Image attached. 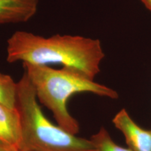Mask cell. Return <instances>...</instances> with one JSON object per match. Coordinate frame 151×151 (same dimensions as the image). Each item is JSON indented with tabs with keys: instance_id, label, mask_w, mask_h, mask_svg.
<instances>
[{
	"instance_id": "1",
	"label": "cell",
	"mask_w": 151,
	"mask_h": 151,
	"mask_svg": "<svg viewBox=\"0 0 151 151\" xmlns=\"http://www.w3.org/2000/svg\"><path fill=\"white\" fill-rule=\"evenodd\" d=\"M6 52L9 63L60 64L78 69L93 80L100 72V65L105 57L97 39L70 35L44 37L26 31H17L11 36Z\"/></svg>"
},
{
	"instance_id": "2",
	"label": "cell",
	"mask_w": 151,
	"mask_h": 151,
	"mask_svg": "<svg viewBox=\"0 0 151 151\" xmlns=\"http://www.w3.org/2000/svg\"><path fill=\"white\" fill-rule=\"evenodd\" d=\"M24 73L32 83L37 99L51 111L57 123L66 131L77 135L79 124L69 113L67 101L76 94L89 92L117 99L118 94L109 87L96 83L78 69L69 67L54 69L48 65L24 63Z\"/></svg>"
},
{
	"instance_id": "3",
	"label": "cell",
	"mask_w": 151,
	"mask_h": 151,
	"mask_svg": "<svg viewBox=\"0 0 151 151\" xmlns=\"http://www.w3.org/2000/svg\"><path fill=\"white\" fill-rule=\"evenodd\" d=\"M17 85L20 151H95L90 139L69 133L45 116L35 88L25 73Z\"/></svg>"
},
{
	"instance_id": "4",
	"label": "cell",
	"mask_w": 151,
	"mask_h": 151,
	"mask_svg": "<svg viewBox=\"0 0 151 151\" xmlns=\"http://www.w3.org/2000/svg\"><path fill=\"white\" fill-rule=\"evenodd\" d=\"M113 123L123 134L128 148L132 151H151V130L138 125L125 109L117 113Z\"/></svg>"
},
{
	"instance_id": "5",
	"label": "cell",
	"mask_w": 151,
	"mask_h": 151,
	"mask_svg": "<svg viewBox=\"0 0 151 151\" xmlns=\"http://www.w3.org/2000/svg\"><path fill=\"white\" fill-rule=\"evenodd\" d=\"M40 0H0V24L26 22L37 14Z\"/></svg>"
},
{
	"instance_id": "6",
	"label": "cell",
	"mask_w": 151,
	"mask_h": 151,
	"mask_svg": "<svg viewBox=\"0 0 151 151\" xmlns=\"http://www.w3.org/2000/svg\"><path fill=\"white\" fill-rule=\"evenodd\" d=\"M20 121L17 109L0 103V141L19 147Z\"/></svg>"
},
{
	"instance_id": "7",
	"label": "cell",
	"mask_w": 151,
	"mask_h": 151,
	"mask_svg": "<svg viewBox=\"0 0 151 151\" xmlns=\"http://www.w3.org/2000/svg\"><path fill=\"white\" fill-rule=\"evenodd\" d=\"M18 85L9 75L0 73V103L16 109Z\"/></svg>"
},
{
	"instance_id": "8",
	"label": "cell",
	"mask_w": 151,
	"mask_h": 151,
	"mask_svg": "<svg viewBox=\"0 0 151 151\" xmlns=\"http://www.w3.org/2000/svg\"><path fill=\"white\" fill-rule=\"evenodd\" d=\"M90 140L93 143L95 151H132L129 148H124L115 143L107 130L103 127L92 135Z\"/></svg>"
},
{
	"instance_id": "9",
	"label": "cell",
	"mask_w": 151,
	"mask_h": 151,
	"mask_svg": "<svg viewBox=\"0 0 151 151\" xmlns=\"http://www.w3.org/2000/svg\"><path fill=\"white\" fill-rule=\"evenodd\" d=\"M0 151H20L18 147L0 141Z\"/></svg>"
},
{
	"instance_id": "10",
	"label": "cell",
	"mask_w": 151,
	"mask_h": 151,
	"mask_svg": "<svg viewBox=\"0 0 151 151\" xmlns=\"http://www.w3.org/2000/svg\"><path fill=\"white\" fill-rule=\"evenodd\" d=\"M146 7L151 11V0H141Z\"/></svg>"
}]
</instances>
